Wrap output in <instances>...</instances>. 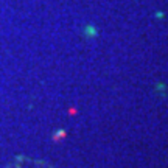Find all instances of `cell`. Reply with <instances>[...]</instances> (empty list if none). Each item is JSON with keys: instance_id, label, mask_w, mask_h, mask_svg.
<instances>
[{"instance_id": "6da1fadb", "label": "cell", "mask_w": 168, "mask_h": 168, "mask_svg": "<svg viewBox=\"0 0 168 168\" xmlns=\"http://www.w3.org/2000/svg\"><path fill=\"white\" fill-rule=\"evenodd\" d=\"M5 168H56L50 162H45L34 157H16Z\"/></svg>"}]
</instances>
